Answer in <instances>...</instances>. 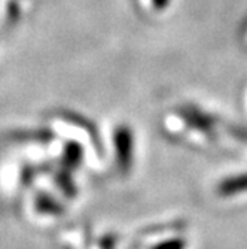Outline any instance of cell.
Instances as JSON below:
<instances>
[{
    "label": "cell",
    "instance_id": "1",
    "mask_svg": "<svg viewBox=\"0 0 247 249\" xmlns=\"http://www.w3.org/2000/svg\"><path fill=\"white\" fill-rule=\"evenodd\" d=\"M112 143H114L112 146H114L118 172H121L122 175L130 173L134 163V149H136L132 130L124 124L118 125L114 130V141H112Z\"/></svg>",
    "mask_w": 247,
    "mask_h": 249
},
{
    "label": "cell",
    "instance_id": "2",
    "mask_svg": "<svg viewBox=\"0 0 247 249\" xmlns=\"http://www.w3.org/2000/svg\"><path fill=\"white\" fill-rule=\"evenodd\" d=\"M247 193V172L235 173L220 179L216 187V194L222 198H232Z\"/></svg>",
    "mask_w": 247,
    "mask_h": 249
},
{
    "label": "cell",
    "instance_id": "3",
    "mask_svg": "<svg viewBox=\"0 0 247 249\" xmlns=\"http://www.w3.org/2000/svg\"><path fill=\"white\" fill-rule=\"evenodd\" d=\"M186 240L182 236L168 237L167 240H158L150 246V249H186Z\"/></svg>",
    "mask_w": 247,
    "mask_h": 249
}]
</instances>
